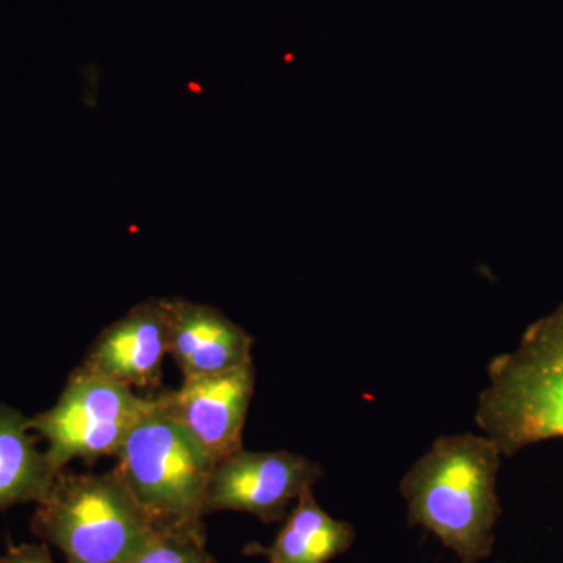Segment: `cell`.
I'll return each mask as SVG.
<instances>
[{"label":"cell","instance_id":"obj_4","mask_svg":"<svg viewBox=\"0 0 563 563\" xmlns=\"http://www.w3.org/2000/svg\"><path fill=\"white\" fill-rule=\"evenodd\" d=\"M117 472L163 526H201L214 463L179 422L155 406L132 429L117 454Z\"/></svg>","mask_w":563,"mask_h":563},{"label":"cell","instance_id":"obj_13","mask_svg":"<svg viewBox=\"0 0 563 563\" xmlns=\"http://www.w3.org/2000/svg\"><path fill=\"white\" fill-rule=\"evenodd\" d=\"M0 563H55L46 543L10 544Z\"/></svg>","mask_w":563,"mask_h":563},{"label":"cell","instance_id":"obj_3","mask_svg":"<svg viewBox=\"0 0 563 563\" xmlns=\"http://www.w3.org/2000/svg\"><path fill=\"white\" fill-rule=\"evenodd\" d=\"M33 536L54 544L66 563H133L158 532L117 470L73 473L62 470L36 504Z\"/></svg>","mask_w":563,"mask_h":563},{"label":"cell","instance_id":"obj_11","mask_svg":"<svg viewBox=\"0 0 563 563\" xmlns=\"http://www.w3.org/2000/svg\"><path fill=\"white\" fill-rule=\"evenodd\" d=\"M31 431V418L0 404V510L43 501L60 473Z\"/></svg>","mask_w":563,"mask_h":563},{"label":"cell","instance_id":"obj_9","mask_svg":"<svg viewBox=\"0 0 563 563\" xmlns=\"http://www.w3.org/2000/svg\"><path fill=\"white\" fill-rule=\"evenodd\" d=\"M168 354L187 377L218 376L252 363L254 339L220 309L166 298Z\"/></svg>","mask_w":563,"mask_h":563},{"label":"cell","instance_id":"obj_7","mask_svg":"<svg viewBox=\"0 0 563 563\" xmlns=\"http://www.w3.org/2000/svg\"><path fill=\"white\" fill-rule=\"evenodd\" d=\"M255 388L254 362L218 376L187 377L157 396L163 412L179 422L211 461L243 450V429Z\"/></svg>","mask_w":563,"mask_h":563},{"label":"cell","instance_id":"obj_10","mask_svg":"<svg viewBox=\"0 0 563 563\" xmlns=\"http://www.w3.org/2000/svg\"><path fill=\"white\" fill-rule=\"evenodd\" d=\"M269 547L247 544L244 553L263 555L268 563H329L352 547L354 526L336 520L314 499L312 488H306L285 518Z\"/></svg>","mask_w":563,"mask_h":563},{"label":"cell","instance_id":"obj_6","mask_svg":"<svg viewBox=\"0 0 563 563\" xmlns=\"http://www.w3.org/2000/svg\"><path fill=\"white\" fill-rule=\"evenodd\" d=\"M324 476L320 463L291 451H246L222 459L211 473L206 514L233 510L280 523L306 488Z\"/></svg>","mask_w":563,"mask_h":563},{"label":"cell","instance_id":"obj_8","mask_svg":"<svg viewBox=\"0 0 563 563\" xmlns=\"http://www.w3.org/2000/svg\"><path fill=\"white\" fill-rule=\"evenodd\" d=\"M166 355V298H150L107 325L79 366L133 390H155L162 383Z\"/></svg>","mask_w":563,"mask_h":563},{"label":"cell","instance_id":"obj_1","mask_svg":"<svg viewBox=\"0 0 563 563\" xmlns=\"http://www.w3.org/2000/svg\"><path fill=\"white\" fill-rule=\"evenodd\" d=\"M501 457L487 435L437 439L399 483L409 525L433 533L461 563L490 558L503 514L496 492Z\"/></svg>","mask_w":563,"mask_h":563},{"label":"cell","instance_id":"obj_2","mask_svg":"<svg viewBox=\"0 0 563 563\" xmlns=\"http://www.w3.org/2000/svg\"><path fill=\"white\" fill-rule=\"evenodd\" d=\"M474 421L504 457L563 439V302L488 363Z\"/></svg>","mask_w":563,"mask_h":563},{"label":"cell","instance_id":"obj_12","mask_svg":"<svg viewBox=\"0 0 563 563\" xmlns=\"http://www.w3.org/2000/svg\"><path fill=\"white\" fill-rule=\"evenodd\" d=\"M133 563H217L207 550L206 526H163Z\"/></svg>","mask_w":563,"mask_h":563},{"label":"cell","instance_id":"obj_5","mask_svg":"<svg viewBox=\"0 0 563 563\" xmlns=\"http://www.w3.org/2000/svg\"><path fill=\"white\" fill-rule=\"evenodd\" d=\"M157 406L128 385L77 366L60 398L46 412L31 418L32 431L47 442V455L57 472L74 459L88 465L117 457L132 429Z\"/></svg>","mask_w":563,"mask_h":563}]
</instances>
